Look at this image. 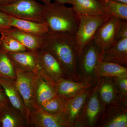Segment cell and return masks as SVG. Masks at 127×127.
I'll return each mask as SVG.
<instances>
[{
	"instance_id": "cell-25",
	"label": "cell",
	"mask_w": 127,
	"mask_h": 127,
	"mask_svg": "<svg viewBox=\"0 0 127 127\" xmlns=\"http://www.w3.org/2000/svg\"><path fill=\"white\" fill-rule=\"evenodd\" d=\"M0 76L15 80L16 73L14 64L6 52L0 48Z\"/></svg>"
},
{
	"instance_id": "cell-13",
	"label": "cell",
	"mask_w": 127,
	"mask_h": 127,
	"mask_svg": "<svg viewBox=\"0 0 127 127\" xmlns=\"http://www.w3.org/2000/svg\"><path fill=\"white\" fill-rule=\"evenodd\" d=\"M14 65L37 75L40 71L37 51H27L16 53L6 52Z\"/></svg>"
},
{
	"instance_id": "cell-26",
	"label": "cell",
	"mask_w": 127,
	"mask_h": 127,
	"mask_svg": "<svg viewBox=\"0 0 127 127\" xmlns=\"http://www.w3.org/2000/svg\"><path fill=\"white\" fill-rule=\"evenodd\" d=\"M0 35V48L6 52L16 53L28 50L18 41L6 32Z\"/></svg>"
},
{
	"instance_id": "cell-1",
	"label": "cell",
	"mask_w": 127,
	"mask_h": 127,
	"mask_svg": "<svg viewBox=\"0 0 127 127\" xmlns=\"http://www.w3.org/2000/svg\"><path fill=\"white\" fill-rule=\"evenodd\" d=\"M42 47L57 59L66 77L80 81L77 65L78 56L75 35L49 30L42 36Z\"/></svg>"
},
{
	"instance_id": "cell-3",
	"label": "cell",
	"mask_w": 127,
	"mask_h": 127,
	"mask_svg": "<svg viewBox=\"0 0 127 127\" xmlns=\"http://www.w3.org/2000/svg\"><path fill=\"white\" fill-rule=\"evenodd\" d=\"M0 11L19 19L39 23L45 22L44 4L35 0H13L0 5Z\"/></svg>"
},
{
	"instance_id": "cell-32",
	"label": "cell",
	"mask_w": 127,
	"mask_h": 127,
	"mask_svg": "<svg viewBox=\"0 0 127 127\" xmlns=\"http://www.w3.org/2000/svg\"><path fill=\"white\" fill-rule=\"evenodd\" d=\"M55 1L59 2V3L65 4H71V0H55Z\"/></svg>"
},
{
	"instance_id": "cell-6",
	"label": "cell",
	"mask_w": 127,
	"mask_h": 127,
	"mask_svg": "<svg viewBox=\"0 0 127 127\" xmlns=\"http://www.w3.org/2000/svg\"><path fill=\"white\" fill-rule=\"evenodd\" d=\"M121 21L109 17L98 28L93 40L101 51L109 49L117 42Z\"/></svg>"
},
{
	"instance_id": "cell-34",
	"label": "cell",
	"mask_w": 127,
	"mask_h": 127,
	"mask_svg": "<svg viewBox=\"0 0 127 127\" xmlns=\"http://www.w3.org/2000/svg\"><path fill=\"white\" fill-rule=\"evenodd\" d=\"M13 0H0V5L7 4Z\"/></svg>"
},
{
	"instance_id": "cell-16",
	"label": "cell",
	"mask_w": 127,
	"mask_h": 127,
	"mask_svg": "<svg viewBox=\"0 0 127 127\" xmlns=\"http://www.w3.org/2000/svg\"><path fill=\"white\" fill-rule=\"evenodd\" d=\"M8 16L10 26L25 32L42 36L49 30L46 22L39 23Z\"/></svg>"
},
{
	"instance_id": "cell-11",
	"label": "cell",
	"mask_w": 127,
	"mask_h": 127,
	"mask_svg": "<svg viewBox=\"0 0 127 127\" xmlns=\"http://www.w3.org/2000/svg\"><path fill=\"white\" fill-rule=\"evenodd\" d=\"M90 91V88L72 97L65 99L63 116L67 127H75Z\"/></svg>"
},
{
	"instance_id": "cell-35",
	"label": "cell",
	"mask_w": 127,
	"mask_h": 127,
	"mask_svg": "<svg viewBox=\"0 0 127 127\" xmlns=\"http://www.w3.org/2000/svg\"><path fill=\"white\" fill-rule=\"evenodd\" d=\"M106 0L118 1V2H122L124 4H127V0Z\"/></svg>"
},
{
	"instance_id": "cell-5",
	"label": "cell",
	"mask_w": 127,
	"mask_h": 127,
	"mask_svg": "<svg viewBox=\"0 0 127 127\" xmlns=\"http://www.w3.org/2000/svg\"><path fill=\"white\" fill-rule=\"evenodd\" d=\"M14 66L16 73V86L26 107L30 112L37 106L35 100V89L37 75Z\"/></svg>"
},
{
	"instance_id": "cell-8",
	"label": "cell",
	"mask_w": 127,
	"mask_h": 127,
	"mask_svg": "<svg viewBox=\"0 0 127 127\" xmlns=\"http://www.w3.org/2000/svg\"><path fill=\"white\" fill-rule=\"evenodd\" d=\"M101 105L98 94V83L92 92L89 94L75 127H93L97 121L101 112Z\"/></svg>"
},
{
	"instance_id": "cell-14",
	"label": "cell",
	"mask_w": 127,
	"mask_h": 127,
	"mask_svg": "<svg viewBox=\"0 0 127 127\" xmlns=\"http://www.w3.org/2000/svg\"><path fill=\"white\" fill-rule=\"evenodd\" d=\"M0 85L4 89L11 105L19 111L26 118L28 127L30 111L25 106L16 86L15 80L0 76Z\"/></svg>"
},
{
	"instance_id": "cell-28",
	"label": "cell",
	"mask_w": 127,
	"mask_h": 127,
	"mask_svg": "<svg viewBox=\"0 0 127 127\" xmlns=\"http://www.w3.org/2000/svg\"><path fill=\"white\" fill-rule=\"evenodd\" d=\"M9 24V16L0 11V34L11 28Z\"/></svg>"
},
{
	"instance_id": "cell-30",
	"label": "cell",
	"mask_w": 127,
	"mask_h": 127,
	"mask_svg": "<svg viewBox=\"0 0 127 127\" xmlns=\"http://www.w3.org/2000/svg\"><path fill=\"white\" fill-rule=\"evenodd\" d=\"M126 38H127V20H122L117 37V42L120 39Z\"/></svg>"
},
{
	"instance_id": "cell-12",
	"label": "cell",
	"mask_w": 127,
	"mask_h": 127,
	"mask_svg": "<svg viewBox=\"0 0 127 127\" xmlns=\"http://www.w3.org/2000/svg\"><path fill=\"white\" fill-rule=\"evenodd\" d=\"M91 80L83 79L82 81H75L67 77L59 80L55 84L57 95L64 99H68L77 95L92 86Z\"/></svg>"
},
{
	"instance_id": "cell-9",
	"label": "cell",
	"mask_w": 127,
	"mask_h": 127,
	"mask_svg": "<svg viewBox=\"0 0 127 127\" xmlns=\"http://www.w3.org/2000/svg\"><path fill=\"white\" fill-rule=\"evenodd\" d=\"M67 127L63 116L48 112L37 106L30 111L28 127Z\"/></svg>"
},
{
	"instance_id": "cell-10",
	"label": "cell",
	"mask_w": 127,
	"mask_h": 127,
	"mask_svg": "<svg viewBox=\"0 0 127 127\" xmlns=\"http://www.w3.org/2000/svg\"><path fill=\"white\" fill-rule=\"evenodd\" d=\"M101 51L93 40L83 50L78 58L83 75V79L92 80L94 76L95 68L98 61V56Z\"/></svg>"
},
{
	"instance_id": "cell-20",
	"label": "cell",
	"mask_w": 127,
	"mask_h": 127,
	"mask_svg": "<svg viewBox=\"0 0 127 127\" xmlns=\"http://www.w3.org/2000/svg\"><path fill=\"white\" fill-rule=\"evenodd\" d=\"M55 85L40 75H37L35 89V100L37 106L57 95Z\"/></svg>"
},
{
	"instance_id": "cell-7",
	"label": "cell",
	"mask_w": 127,
	"mask_h": 127,
	"mask_svg": "<svg viewBox=\"0 0 127 127\" xmlns=\"http://www.w3.org/2000/svg\"><path fill=\"white\" fill-rule=\"evenodd\" d=\"M37 52L40 66L38 75L44 77L55 85L62 78L66 77L59 62L48 51L42 47Z\"/></svg>"
},
{
	"instance_id": "cell-21",
	"label": "cell",
	"mask_w": 127,
	"mask_h": 127,
	"mask_svg": "<svg viewBox=\"0 0 127 127\" xmlns=\"http://www.w3.org/2000/svg\"><path fill=\"white\" fill-rule=\"evenodd\" d=\"M71 1L73 8L79 16L104 14L97 0H71Z\"/></svg>"
},
{
	"instance_id": "cell-33",
	"label": "cell",
	"mask_w": 127,
	"mask_h": 127,
	"mask_svg": "<svg viewBox=\"0 0 127 127\" xmlns=\"http://www.w3.org/2000/svg\"><path fill=\"white\" fill-rule=\"evenodd\" d=\"M9 104H6L5 103H2V102H0V112L2 111V110H4Z\"/></svg>"
},
{
	"instance_id": "cell-18",
	"label": "cell",
	"mask_w": 127,
	"mask_h": 127,
	"mask_svg": "<svg viewBox=\"0 0 127 127\" xmlns=\"http://www.w3.org/2000/svg\"><path fill=\"white\" fill-rule=\"evenodd\" d=\"M94 76L97 78L127 77V67L118 64L98 60Z\"/></svg>"
},
{
	"instance_id": "cell-2",
	"label": "cell",
	"mask_w": 127,
	"mask_h": 127,
	"mask_svg": "<svg viewBox=\"0 0 127 127\" xmlns=\"http://www.w3.org/2000/svg\"><path fill=\"white\" fill-rule=\"evenodd\" d=\"M44 19L49 30L75 35L79 23V15L72 7L55 1L44 4Z\"/></svg>"
},
{
	"instance_id": "cell-17",
	"label": "cell",
	"mask_w": 127,
	"mask_h": 127,
	"mask_svg": "<svg viewBox=\"0 0 127 127\" xmlns=\"http://www.w3.org/2000/svg\"><path fill=\"white\" fill-rule=\"evenodd\" d=\"M5 32L17 40L28 51H37L42 47V36L30 34L12 27Z\"/></svg>"
},
{
	"instance_id": "cell-19",
	"label": "cell",
	"mask_w": 127,
	"mask_h": 127,
	"mask_svg": "<svg viewBox=\"0 0 127 127\" xmlns=\"http://www.w3.org/2000/svg\"><path fill=\"white\" fill-rule=\"evenodd\" d=\"M28 127L27 120L10 104L0 112V127Z\"/></svg>"
},
{
	"instance_id": "cell-27",
	"label": "cell",
	"mask_w": 127,
	"mask_h": 127,
	"mask_svg": "<svg viewBox=\"0 0 127 127\" xmlns=\"http://www.w3.org/2000/svg\"><path fill=\"white\" fill-rule=\"evenodd\" d=\"M65 102V99L56 95L39 106L49 113L63 116Z\"/></svg>"
},
{
	"instance_id": "cell-23",
	"label": "cell",
	"mask_w": 127,
	"mask_h": 127,
	"mask_svg": "<svg viewBox=\"0 0 127 127\" xmlns=\"http://www.w3.org/2000/svg\"><path fill=\"white\" fill-rule=\"evenodd\" d=\"M107 119L102 123L101 127H127V109L123 107L116 106L110 108Z\"/></svg>"
},
{
	"instance_id": "cell-4",
	"label": "cell",
	"mask_w": 127,
	"mask_h": 127,
	"mask_svg": "<svg viewBox=\"0 0 127 127\" xmlns=\"http://www.w3.org/2000/svg\"><path fill=\"white\" fill-rule=\"evenodd\" d=\"M79 17V24L75 35L78 57L85 46L93 40L100 25L110 17L105 14Z\"/></svg>"
},
{
	"instance_id": "cell-22",
	"label": "cell",
	"mask_w": 127,
	"mask_h": 127,
	"mask_svg": "<svg viewBox=\"0 0 127 127\" xmlns=\"http://www.w3.org/2000/svg\"><path fill=\"white\" fill-rule=\"evenodd\" d=\"M97 0L105 15L121 20H127V4L112 1Z\"/></svg>"
},
{
	"instance_id": "cell-29",
	"label": "cell",
	"mask_w": 127,
	"mask_h": 127,
	"mask_svg": "<svg viewBox=\"0 0 127 127\" xmlns=\"http://www.w3.org/2000/svg\"><path fill=\"white\" fill-rule=\"evenodd\" d=\"M117 86L122 95L127 97V77L114 78Z\"/></svg>"
},
{
	"instance_id": "cell-15",
	"label": "cell",
	"mask_w": 127,
	"mask_h": 127,
	"mask_svg": "<svg viewBox=\"0 0 127 127\" xmlns=\"http://www.w3.org/2000/svg\"><path fill=\"white\" fill-rule=\"evenodd\" d=\"M98 60L118 64L125 66L127 65V38L117 41L111 48L101 51Z\"/></svg>"
},
{
	"instance_id": "cell-31",
	"label": "cell",
	"mask_w": 127,
	"mask_h": 127,
	"mask_svg": "<svg viewBox=\"0 0 127 127\" xmlns=\"http://www.w3.org/2000/svg\"><path fill=\"white\" fill-rule=\"evenodd\" d=\"M0 102L6 104H10L9 100L5 93L4 89L0 85Z\"/></svg>"
},
{
	"instance_id": "cell-24",
	"label": "cell",
	"mask_w": 127,
	"mask_h": 127,
	"mask_svg": "<svg viewBox=\"0 0 127 127\" xmlns=\"http://www.w3.org/2000/svg\"><path fill=\"white\" fill-rule=\"evenodd\" d=\"M99 81L98 94L100 100L104 104H108L113 102L116 97V91L112 82L109 80Z\"/></svg>"
},
{
	"instance_id": "cell-36",
	"label": "cell",
	"mask_w": 127,
	"mask_h": 127,
	"mask_svg": "<svg viewBox=\"0 0 127 127\" xmlns=\"http://www.w3.org/2000/svg\"><path fill=\"white\" fill-rule=\"evenodd\" d=\"M39 0L43 2L44 4H46V3L51 2V0Z\"/></svg>"
}]
</instances>
